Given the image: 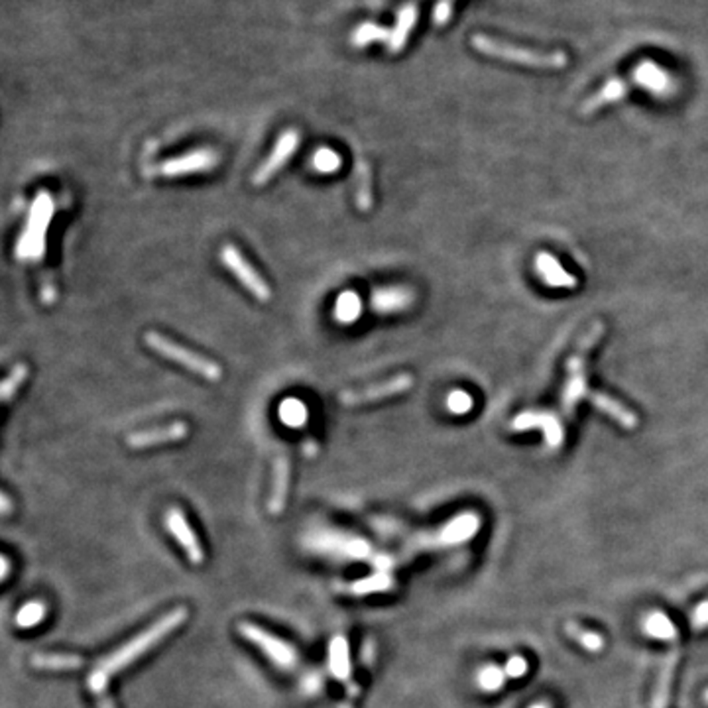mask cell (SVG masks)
I'll return each mask as SVG.
<instances>
[{
    "mask_svg": "<svg viewBox=\"0 0 708 708\" xmlns=\"http://www.w3.org/2000/svg\"><path fill=\"white\" fill-rule=\"evenodd\" d=\"M185 618H187V608H175V610L167 612L164 618H159L156 624L149 626L148 630L138 634L131 642L124 644L121 650H116L115 653L105 657V660L95 667V671L103 673L111 679V675L123 671L128 665H132L138 657H142L146 652L152 650L158 642H162L167 634H172L175 627L182 626L185 622Z\"/></svg>",
    "mask_w": 708,
    "mask_h": 708,
    "instance_id": "obj_1",
    "label": "cell"
},
{
    "mask_svg": "<svg viewBox=\"0 0 708 708\" xmlns=\"http://www.w3.org/2000/svg\"><path fill=\"white\" fill-rule=\"evenodd\" d=\"M473 47L484 55L537 69H563L568 64V55L565 52H535V49L508 44L484 34L473 36Z\"/></svg>",
    "mask_w": 708,
    "mask_h": 708,
    "instance_id": "obj_2",
    "label": "cell"
},
{
    "mask_svg": "<svg viewBox=\"0 0 708 708\" xmlns=\"http://www.w3.org/2000/svg\"><path fill=\"white\" fill-rule=\"evenodd\" d=\"M146 345L152 348L154 353L162 354L164 358H169V361H174L177 364L185 366L187 371L199 374L201 378H205V380L218 382L223 378V368L218 366L217 363H213L211 358H205L201 354L189 351V348L177 345L174 341H169L167 337L159 335L156 331L146 333Z\"/></svg>",
    "mask_w": 708,
    "mask_h": 708,
    "instance_id": "obj_3",
    "label": "cell"
},
{
    "mask_svg": "<svg viewBox=\"0 0 708 708\" xmlns=\"http://www.w3.org/2000/svg\"><path fill=\"white\" fill-rule=\"evenodd\" d=\"M52 211H54L52 197L42 192L36 197L32 211H30L28 228L22 236V241H20V244H18L20 256L32 258V260H39V258H42L44 233H46V226L49 223V217H52Z\"/></svg>",
    "mask_w": 708,
    "mask_h": 708,
    "instance_id": "obj_4",
    "label": "cell"
},
{
    "mask_svg": "<svg viewBox=\"0 0 708 708\" xmlns=\"http://www.w3.org/2000/svg\"><path fill=\"white\" fill-rule=\"evenodd\" d=\"M238 632H241L244 640L254 644L266 657H270L272 663L280 667V670L289 671L297 665V653L294 647L287 642L280 640V637H276L274 634L266 632L264 627L251 622H243L238 626Z\"/></svg>",
    "mask_w": 708,
    "mask_h": 708,
    "instance_id": "obj_5",
    "label": "cell"
},
{
    "mask_svg": "<svg viewBox=\"0 0 708 708\" xmlns=\"http://www.w3.org/2000/svg\"><path fill=\"white\" fill-rule=\"evenodd\" d=\"M221 260L223 264L231 270V274L235 277L241 280V284L251 292L258 302H270L272 299V289L264 282V277L258 274L252 264H248L246 258L243 256V252L238 251L235 244H225L221 248Z\"/></svg>",
    "mask_w": 708,
    "mask_h": 708,
    "instance_id": "obj_6",
    "label": "cell"
},
{
    "mask_svg": "<svg viewBox=\"0 0 708 708\" xmlns=\"http://www.w3.org/2000/svg\"><path fill=\"white\" fill-rule=\"evenodd\" d=\"M412 386H414L412 374H397V376L390 378V380L380 382V384L366 386V388H361V390L343 392L341 404L353 407V405L380 402V400H386V397H394V396H400V394L407 392Z\"/></svg>",
    "mask_w": 708,
    "mask_h": 708,
    "instance_id": "obj_7",
    "label": "cell"
},
{
    "mask_svg": "<svg viewBox=\"0 0 708 708\" xmlns=\"http://www.w3.org/2000/svg\"><path fill=\"white\" fill-rule=\"evenodd\" d=\"M299 141H302V136H299L295 128H289V131H286L280 138H277L272 154L266 158V162L258 167L256 174L252 175V183L260 187L270 182V179L289 162V158L295 154V149L299 148Z\"/></svg>",
    "mask_w": 708,
    "mask_h": 708,
    "instance_id": "obj_8",
    "label": "cell"
},
{
    "mask_svg": "<svg viewBox=\"0 0 708 708\" xmlns=\"http://www.w3.org/2000/svg\"><path fill=\"white\" fill-rule=\"evenodd\" d=\"M217 164H218V154L215 149L205 148V149H195V152H189L179 158L167 159V162L156 166L154 172L164 177H177V175L207 172V169H213Z\"/></svg>",
    "mask_w": 708,
    "mask_h": 708,
    "instance_id": "obj_9",
    "label": "cell"
},
{
    "mask_svg": "<svg viewBox=\"0 0 708 708\" xmlns=\"http://www.w3.org/2000/svg\"><path fill=\"white\" fill-rule=\"evenodd\" d=\"M512 431H527V429H542L545 433V441L551 448H559L563 445V425L553 414L545 412H525L512 420Z\"/></svg>",
    "mask_w": 708,
    "mask_h": 708,
    "instance_id": "obj_10",
    "label": "cell"
},
{
    "mask_svg": "<svg viewBox=\"0 0 708 708\" xmlns=\"http://www.w3.org/2000/svg\"><path fill=\"white\" fill-rule=\"evenodd\" d=\"M166 525L169 533H172L175 540L179 542V545L183 547L185 555L189 557V561L199 565L205 561V551L201 543H199L195 532L189 527L185 516L182 510H177V508H172V510H167L166 514Z\"/></svg>",
    "mask_w": 708,
    "mask_h": 708,
    "instance_id": "obj_11",
    "label": "cell"
},
{
    "mask_svg": "<svg viewBox=\"0 0 708 708\" xmlns=\"http://www.w3.org/2000/svg\"><path fill=\"white\" fill-rule=\"evenodd\" d=\"M189 435V427L183 422H175L148 431H136L126 437V445L131 448H149L166 443H177Z\"/></svg>",
    "mask_w": 708,
    "mask_h": 708,
    "instance_id": "obj_12",
    "label": "cell"
},
{
    "mask_svg": "<svg viewBox=\"0 0 708 708\" xmlns=\"http://www.w3.org/2000/svg\"><path fill=\"white\" fill-rule=\"evenodd\" d=\"M634 79L637 85L642 89H647V91H652L655 97H667L675 91L671 75L655 62H652V59H644V62H640V65L634 69Z\"/></svg>",
    "mask_w": 708,
    "mask_h": 708,
    "instance_id": "obj_13",
    "label": "cell"
},
{
    "mask_svg": "<svg viewBox=\"0 0 708 708\" xmlns=\"http://www.w3.org/2000/svg\"><path fill=\"white\" fill-rule=\"evenodd\" d=\"M535 270L543 277V282L551 287H563V289H575L578 280L568 274L561 262L550 252H540L535 258Z\"/></svg>",
    "mask_w": 708,
    "mask_h": 708,
    "instance_id": "obj_14",
    "label": "cell"
},
{
    "mask_svg": "<svg viewBox=\"0 0 708 708\" xmlns=\"http://www.w3.org/2000/svg\"><path fill=\"white\" fill-rule=\"evenodd\" d=\"M586 397L591 400V404L594 407H598V412H602L608 417H612V420L620 423L624 429L637 427V415L630 410V407H626L624 404L614 400V397L601 394V392H588Z\"/></svg>",
    "mask_w": 708,
    "mask_h": 708,
    "instance_id": "obj_15",
    "label": "cell"
},
{
    "mask_svg": "<svg viewBox=\"0 0 708 708\" xmlns=\"http://www.w3.org/2000/svg\"><path fill=\"white\" fill-rule=\"evenodd\" d=\"M627 89H630V83L624 81V79H610L601 91L594 93L591 98H586V101L581 105V115L588 116L596 111H601V108L606 105L620 101V98L627 95Z\"/></svg>",
    "mask_w": 708,
    "mask_h": 708,
    "instance_id": "obj_16",
    "label": "cell"
},
{
    "mask_svg": "<svg viewBox=\"0 0 708 708\" xmlns=\"http://www.w3.org/2000/svg\"><path fill=\"white\" fill-rule=\"evenodd\" d=\"M417 16H420V10H417V4H405L400 14H397V22L392 28L390 32V39H388V52L390 54H400L402 49L405 47L407 38H410L412 30L417 24Z\"/></svg>",
    "mask_w": 708,
    "mask_h": 708,
    "instance_id": "obj_17",
    "label": "cell"
},
{
    "mask_svg": "<svg viewBox=\"0 0 708 708\" xmlns=\"http://www.w3.org/2000/svg\"><path fill=\"white\" fill-rule=\"evenodd\" d=\"M481 525H482L481 516L466 512L455 517L453 522H448L439 535H441L443 543H463L466 540H471L473 535H476V532L481 530Z\"/></svg>",
    "mask_w": 708,
    "mask_h": 708,
    "instance_id": "obj_18",
    "label": "cell"
},
{
    "mask_svg": "<svg viewBox=\"0 0 708 708\" xmlns=\"http://www.w3.org/2000/svg\"><path fill=\"white\" fill-rule=\"evenodd\" d=\"M328 670L337 681L351 683V660H348L346 637L337 635L328 644Z\"/></svg>",
    "mask_w": 708,
    "mask_h": 708,
    "instance_id": "obj_19",
    "label": "cell"
},
{
    "mask_svg": "<svg viewBox=\"0 0 708 708\" xmlns=\"http://www.w3.org/2000/svg\"><path fill=\"white\" fill-rule=\"evenodd\" d=\"M642 630L645 635L661 642H677L679 640V630H677L671 618L661 610H653L642 620Z\"/></svg>",
    "mask_w": 708,
    "mask_h": 708,
    "instance_id": "obj_20",
    "label": "cell"
},
{
    "mask_svg": "<svg viewBox=\"0 0 708 708\" xmlns=\"http://www.w3.org/2000/svg\"><path fill=\"white\" fill-rule=\"evenodd\" d=\"M36 670L44 671H73L81 670L85 665V660L79 655H69V653H36L30 660Z\"/></svg>",
    "mask_w": 708,
    "mask_h": 708,
    "instance_id": "obj_21",
    "label": "cell"
},
{
    "mask_svg": "<svg viewBox=\"0 0 708 708\" xmlns=\"http://www.w3.org/2000/svg\"><path fill=\"white\" fill-rule=\"evenodd\" d=\"M287 488H289V461L287 456L282 455L277 456L276 466H274V490L270 498V512L280 514L286 508L287 500Z\"/></svg>",
    "mask_w": 708,
    "mask_h": 708,
    "instance_id": "obj_22",
    "label": "cell"
},
{
    "mask_svg": "<svg viewBox=\"0 0 708 708\" xmlns=\"http://www.w3.org/2000/svg\"><path fill=\"white\" fill-rule=\"evenodd\" d=\"M677 660H679V652H671L667 655V660L661 665V671H660V679H657V687H655V695H653V708H667L670 704V696H671V683H673V675H675V667H677Z\"/></svg>",
    "mask_w": 708,
    "mask_h": 708,
    "instance_id": "obj_23",
    "label": "cell"
},
{
    "mask_svg": "<svg viewBox=\"0 0 708 708\" xmlns=\"http://www.w3.org/2000/svg\"><path fill=\"white\" fill-rule=\"evenodd\" d=\"M604 335V325L602 323H596L593 328H591V333H588L581 343H578V348H576V353L568 358L567 361V371L571 372V374H581L583 371H584V364H586V354L591 353V348L601 341V337Z\"/></svg>",
    "mask_w": 708,
    "mask_h": 708,
    "instance_id": "obj_24",
    "label": "cell"
},
{
    "mask_svg": "<svg viewBox=\"0 0 708 708\" xmlns=\"http://www.w3.org/2000/svg\"><path fill=\"white\" fill-rule=\"evenodd\" d=\"M565 632H567L568 637H573V640H575L578 645H583L586 652L598 653V652H602V650H604V645H606V640H604V637H602L601 634L586 630V627L578 626L576 622H568V624H565Z\"/></svg>",
    "mask_w": 708,
    "mask_h": 708,
    "instance_id": "obj_25",
    "label": "cell"
},
{
    "mask_svg": "<svg viewBox=\"0 0 708 708\" xmlns=\"http://www.w3.org/2000/svg\"><path fill=\"white\" fill-rule=\"evenodd\" d=\"M390 32L392 30H388L384 26H378L374 22H364L354 28L351 42L354 47H366L368 44L378 42V39H380V42H388V39H390Z\"/></svg>",
    "mask_w": 708,
    "mask_h": 708,
    "instance_id": "obj_26",
    "label": "cell"
},
{
    "mask_svg": "<svg viewBox=\"0 0 708 708\" xmlns=\"http://www.w3.org/2000/svg\"><path fill=\"white\" fill-rule=\"evenodd\" d=\"M508 681V673L502 665H484L481 671L476 675V683L481 687V691L484 693H496L500 691Z\"/></svg>",
    "mask_w": 708,
    "mask_h": 708,
    "instance_id": "obj_27",
    "label": "cell"
},
{
    "mask_svg": "<svg viewBox=\"0 0 708 708\" xmlns=\"http://www.w3.org/2000/svg\"><path fill=\"white\" fill-rule=\"evenodd\" d=\"M394 588V578L386 573H376L372 576H366L363 581H356L351 584V591L353 594L358 596H364V594H372V593H386V591H392Z\"/></svg>",
    "mask_w": 708,
    "mask_h": 708,
    "instance_id": "obj_28",
    "label": "cell"
},
{
    "mask_svg": "<svg viewBox=\"0 0 708 708\" xmlns=\"http://www.w3.org/2000/svg\"><path fill=\"white\" fill-rule=\"evenodd\" d=\"M586 378L584 374H571L568 378V382L565 384V390H563V407L565 412L571 414L573 407L576 405V402L581 400L583 396H586Z\"/></svg>",
    "mask_w": 708,
    "mask_h": 708,
    "instance_id": "obj_29",
    "label": "cell"
},
{
    "mask_svg": "<svg viewBox=\"0 0 708 708\" xmlns=\"http://www.w3.org/2000/svg\"><path fill=\"white\" fill-rule=\"evenodd\" d=\"M46 614H47L46 604L39 601H34V602H28L20 608L16 618H14V622L18 627H34L44 620Z\"/></svg>",
    "mask_w": 708,
    "mask_h": 708,
    "instance_id": "obj_30",
    "label": "cell"
},
{
    "mask_svg": "<svg viewBox=\"0 0 708 708\" xmlns=\"http://www.w3.org/2000/svg\"><path fill=\"white\" fill-rule=\"evenodd\" d=\"M356 172H358V209H361V211H368L372 205L371 167H368V164L363 162V159H358Z\"/></svg>",
    "mask_w": 708,
    "mask_h": 708,
    "instance_id": "obj_31",
    "label": "cell"
},
{
    "mask_svg": "<svg viewBox=\"0 0 708 708\" xmlns=\"http://www.w3.org/2000/svg\"><path fill=\"white\" fill-rule=\"evenodd\" d=\"M28 378V366L26 364H16L10 374L4 378L3 386H0V400L4 404H8L13 397L16 396L18 388L24 384V380Z\"/></svg>",
    "mask_w": 708,
    "mask_h": 708,
    "instance_id": "obj_32",
    "label": "cell"
},
{
    "mask_svg": "<svg viewBox=\"0 0 708 708\" xmlns=\"http://www.w3.org/2000/svg\"><path fill=\"white\" fill-rule=\"evenodd\" d=\"M473 405H474L473 396L468 394V392H465V390H455V392L448 394V397H447L448 412L456 414V415H466L468 412L473 410Z\"/></svg>",
    "mask_w": 708,
    "mask_h": 708,
    "instance_id": "obj_33",
    "label": "cell"
},
{
    "mask_svg": "<svg viewBox=\"0 0 708 708\" xmlns=\"http://www.w3.org/2000/svg\"><path fill=\"white\" fill-rule=\"evenodd\" d=\"M504 670L508 673V679H522V677L530 671V663H527V660L522 655H512L510 660L506 661Z\"/></svg>",
    "mask_w": 708,
    "mask_h": 708,
    "instance_id": "obj_34",
    "label": "cell"
},
{
    "mask_svg": "<svg viewBox=\"0 0 708 708\" xmlns=\"http://www.w3.org/2000/svg\"><path fill=\"white\" fill-rule=\"evenodd\" d=\"M313 164H315L317 169H321V172H333V169H337L338 166H341V159H338V156L335 152H331V149L323 148V149H319V152L315 154V162Z\"/></svg>",
    "mask_w": 708,
    "mask_h": 708,
    "instance_id": "obj_35",
    "label": "cell"
},
{
    "mask_svg": "<svg viewBox=\"0 0 708 708\" xmlns=\"http://www.w3.org/2000/svg\"><path fill=\"white\" fill-rule=\"evenodd\" d=\"M282 420H286L292 427H299L305 422L303 405H299L297 402H289L282 405Z\"/></svg>",
    "mask_w": 708,
    "mask_h": 708,
    "instance_id": "obj_36",
    "label": "cell"
},
{
    "mask_svg": "<svg viewBox=\"0 0 708 708\" xmlns=\"http://www.w3.org/2000/svg\"><path fill=\"white\" fill-rule=\"evenodd\" d=\"M453 4H455V0H437V4L433 8V24L435 26H445L448 20H451Z\"/></svg>",
    "mask_w": 708,
    "mask_h": 708,
    "instance_id": "obj_37",
    "label": "cell"
},
{
    "mask_svg": "<svg viewBox=\"0 0 708 708\" xmlns=\"http://www.w3.org/2000/svg\"><path fill=\"white\" fill-rule=\"evenodd\" d=\"M704 627H708V598L695 608V612L691 616V630L693 632H703Z\"/></svg>",
    "mask_w": 708,
    "mask_h": 708,
    "instance_id": "obj_38",
    "label": "cell"
},
{
    "mask_svg": "<svg viewBox=\"0 0 708 708\" xmlns=\"http://www.w3.org/2000/svg\"><path fill=\"white\" fill-rule=\"evenodd\" d=\"M346 309V315H348V321H353V319L358 315V309H361V302H358L356 295H343L341 302H338V315L345 313Z\"/></svg>",
    "mask_w": 708,
    "mask_h": 708,
    "instance_id": "obj_39",
    "label": "cell"
},
{
    "mask_svg": "<svg viewBox=\"0 0 708 708\" xmlns=\"http://www.w3.org/2000/svg\"><path fill=\"white\" fill-rule=\"evenodd\" d=\"M361 695V685L358 683H348L346 685V696H345V701L341 703V706L338 708H354V701H356V696Z\"/></svg>",
    "mask_w": 708,
    "mask_h": 708,
    "instance_id": "obj_40",
    "label": "cell"
},
{
    "mask_svg": "<svg viewBox=\"0 0 708 708\" xmlns=\"http://www.w3.org/2000/svg\"><path fill=\"white\" fill-rule=\"evenodd\" d=\"M97 701H98V708H115L113 699L107 693L101 695V696H97Z\"/></svg>",
    "mask_w": 708,
    "mask_h": 708,
    "instance_id": "obj_41",
    "label": "cell"
},
{
    "mask_svg": "<svg viewBox=\"0 0 708 708\" xmlns=\"http://www.w3.org/2000/svg\"><path fill=\"white\" fill-rule=\"evenodd\" d=\"M8 573H10V559L4 555V557H3V581H6Z\"/></svg>",
    "mask_w": 708,
    "mask_h": 708,
    "instance_id": "obj_42",
    "label": "cell"
},
{
    "mask_svg": "<svg viewBox=\"0 0 708 708\" xmlns=\"http://www.w3.org/2000/svg\"><path fill=\"white\" fill-rule=\"evenodd\" d=\"M10 512V498L6 494H3V514L6 516Z\"/></svg>",
    "mask_w": 708,
    "mask_h": 708,
    "instance_id": "obj_43",
    "label": "cell"
},
{
    "mask_svg": "<svg viewBox=\"0 0 708 708\" xmlns=\"http://www.w3.org/2000/svg\"><path fill=\"white\" fill-rule=\"evenodd\" d=\"M530 708H553L550 703L547 701H542V703H535V704H532Z\"/></svg>",
    "mask_w": 708,
    "mask_h": 708,
    "instance_id": "obj_44",
    "label": "cell"
},
{
    "mask_svg": "<svg viewBox=\"0 0 708 708\" xmlns=\"http://www.w3.org/2000/svg\"><path fill=\"white\" fill-rule=\"evenodd\" d=\"M703 703H704V704H708V689H706V691H704V695H703Z\"/></svg>",
    "mask_w": 708,
    "mask_h": 708,
    "instance_id": "obj_45",
    "label": "cell"
}]
</instances>
